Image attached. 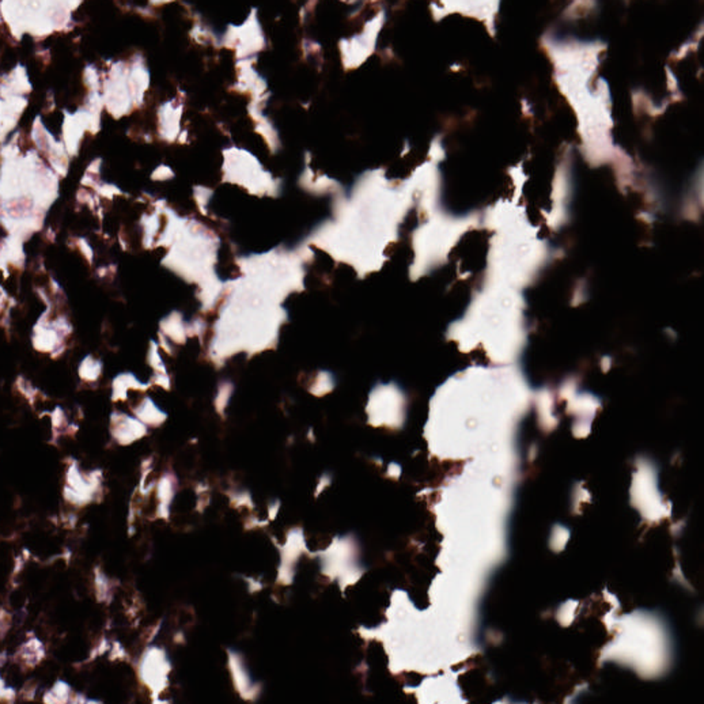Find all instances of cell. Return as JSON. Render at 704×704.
Returning <instances> with one entry per match:
<instances>
[{"mask_svg": "<svg viewBox=\"0 0 704 704\" xmlns=\"http://www.w3.org/2000/svg\"><path fill=\"white\" fill-rule=\"evenodd\" d=\"M406 397L393 381L375 384L369 393L366 412L373 426L400 428L406 419Z\"/></svg>", "mask_w": 704, "mask_h": 704, "instance_id": "cell-3", "label": "cell"}, {"mask_svg": "<svg viewBox=\"0 0 704 704\" xmlns=\"http://www.w3.org/2000/svg\"><path fill=\"white\" fill-rule=\"evenodd\" d=\"M46 313L47 311L43 314L33 327L32 345L37 351L55 353L56 349L60 346L62 344L63 335H61V332L67 334L71 331V327L67 324L66 320L62 318L47 324Z\"/></svg>", "mask_w": 704, "mask_h": 704, "instance_id": "cell-4", "label": "cell"}, {"mask_svg": "<svg viewBox=\"0 0 704 704\" xmlns=\"http://www.w3.org/2000/svg\"><path fill=\"white\" fill-rule=\"evenodd\" d=\"M102 369V363L100 360L94 358L91 354L85 355L80 362L78 368L79 377L89 382H94L98 380Z\"/></svg>", "mask_w": 704, "mask_h": 704, "instance_id": "cell-10", "label": "cell"}, {"mask_svg": "<svg viewBox=\"0 0 704 704\" xmlns=\"http://www.w3.org/2000/svg\"><path fill=\"white\" fill-rule=\"evenodd\" d=\"M637 467L630 488L631 503L643 518L650 522L658 521L670 514V509L663 502L658 487L657 469L646 460H641Z\"/></svg>", "mask_w": 704, "mask_h": 704, "instance_id": "cell-2", "label": "cell"}, {"mask_svg": "<svg viewBox=\"0 0 704 704\" xmlns=\"http://www.w3.org/2000/svg\"><path fill=\"white\" fill-rule=\"evenodd\" d=\"M110 432L118 443L126 446L145 436L147 428L138 419L122 412H113L110 415Z\"/></svg>", "mask_w": 704, "mask_h": 704, "instance_id": "cell-5", "label": "cell"}, {"mask_svg": "<svg viewBox=\"0 0 704 704\" xmlns=\"http://www.w3.org/2000/svg\"><path fill=\"white\" fill-rule=\"evenodd\" d=\"M144 384L132 373H119L114 377L111 383V399L113 402L124 401L127 399L128 389L142 388Z\"/></svg>", "mask_w": 704, "mask_h": 704, "instance_id": "cell-9", "label": "cell"}, {"mask_svg": "<svg viewBox=\"0 0 704 704\" xmlns=\"http://www.w3.org/2000/svg\"><path fill=\"white\" fill-rule=\"evenodd\" d=\"M177 487V480L171 473L165 474L159 481L157 488L159 517L164 519L168 518L170 505L174 499Z\"/></svg>", "mask_w": 704, "mask_h": 704, "instance_id": "cell-7", "label": "cell"}, {"mask_svg": "<svg viewBox=\"0 0 704 704\" xmlns=\"http://www.w3.org/2000/svg\"><path fill=\"white\" fill-rule=\"evenodd\" d=\"M94 476L88 481L80 473L76 464H72L67 472V481L69 486H65L64 494L67 499L75 504L82 505L89 503L93 498L96 490L97 483Z\"/></svg>", "mask_w": 704, "mask_h": 704, "instance_id": "cell-6", "label": "cell"}, {"mask_svg": "<svg viewBox=\"0 0 704 704\" xmlns=\"http://www.w3.org/2000/svg\"><path fill=\"white\" fill-rule=\"evenodd\" d=\"M134 413L142 422L151 425H158L163 420L161 414L151 406L149 399H146L138 406L134 410Z\"/></svg>", "mask_w": 704, "mask_h": 704, "instance_id": "cell-11", "label": "cell"}, {"mask_svg": "<svg viewBox=\"0 0 704 704\" xmlns=\"http://www.w3.org/2000/svg\"><path fill=\"white\" fill-rule=\"evenodd\" d=\"M617 632L602 653L606 661L630 668L644 679L664 674L672 661L670 628L654 611L636 610L622 617Z\"/></svg>", "mask_w": 704, "mask_h": 704, "instance_id": "cell-1", "label": "cell"}, {"mask_svg": "<svg viewBox=\"0 0 704 704\" xmlns=\"http://www.w3.org/2000/svg\"><path fill=\"white\" fill-rule=\"evenodd\" d=\"M182 111V106L175 107L168 102L160 109L161 129L168 137H175L179 130V120Z\"/></svg>", "mask_w": 704, "mask_h": 704, "instance_id": "cell-8", "label": "cell"}]
</instances>
